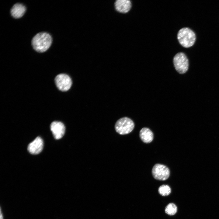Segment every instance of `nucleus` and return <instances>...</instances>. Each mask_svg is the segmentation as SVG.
Masks as SVG:
<instances>
[{
  "instance_id": "1",
  "label": "nucleus",
  "mask_w": 219,
  "mask_h": 219,
  "mask_svg": "<svg viewBox=\"0 0 219 219\" xmlns=\"http://www.w3.org/2000/svg\"><path fill=\"white\" fill-rule=\"evenodd\" d=\"M52 42V37L49 33L40 32L37 34L33 38L32 44L35 50L39 52H43L49 49Z\"/></svg>"
},
{
  "instance_id": "2",
  "label": "nucleus",
  "mask_w": 219,
  "mask_h": 219,
  "mask_svg": "<svg viewBox=\"0 0 219 219\" xmlns=\"http://www.w3.org/2000/svg\"><path fill=\"white\" fill-rule=\"evenodd\" d=\"M177 39L179 43L185 48H189L193 45L196 40L194 32L188 27L180 29L177 34Z\"/></svg>"
},
{
  "instance_id": "3",
  "label": "nucleus",
  "mask_w": 219,
  "mask_h": 219,
  "mask_svg": "<svg viewBox=\"0 0 219 219\" xmlns=\"http://www.w3.org/2000/svg\"><path fill=\"white\" fill-rule=\"evenodd\" d=\"M133 121L127 117H123L116 122L115 128L117 132L121 135L127 134L131 132L134 128Z\"/></svg>"
},
{
  "instance_id": "4",
  "label": "nucleus",
  "mask_w": 219,
  "mask_h": 219,
  "mask_svg": "<svg viewBox=\"0 0 219 219\" xmlns=\"http://www.w3.org/2000/svg\"><path fill=\"white\" fill-rule=\"evenodd\" d=\"M173 63L176 71L180 74L185 73L189 66L188 59L186 55L180 52L176 54L173 58Z\"/></svg>"
},
{
  "instance_id": "5",
  "label": "nucleus",
  "mask_w": 219,
  "mask_h": 219,
  "mask_svg": "<svg viewBox=\"0 0 219 219\" xmlns=\"http://www.w3.org/2000/svg\"><path fill=\"white\" fill-rule=\"evenodd\" d=\"M152 173L155 179L159 180L167 179L170 175V171L166 166L159 164H155L152 170Z\"/></svg>"
},
{
  "instance_id": "6",
  "label": "nucleus",
  "mask_w": 219,
  "mask_h": 219,
  "mask_svg": "<svg viewBox=\"0 0 219 219\" xmlns=\"http://www.w3.org/2000/svg\"><path fill=\"white\" fill-rule=\"evenodd\" d=\"M55 82L58 89L63 92L68 90L72 84L71 79L69 76L64 74L57 75L55 78Z\"/></svg>"
},
{
  "instance_id": "7",
  "label": "nucleus",
  "mask_w": 219,
  "mask_h": 219,
  "mask_svg": "<svg viewBox=\"0 0 219 219\" xmlns=\"http://www.w3.org/2000/svg\"><path fill=\"white\" fill-rule=\"evenodd\" d=\"M50 128L54 137L56 139L61 138L65 133V127L61 122H53L51 124Z\"/></svg>"
},
{
  "instance_id": "8",
  "label": "nucleus",
  "mask_w": 219,
  "mask_h": 219,
  "mask_svg": "<svg viewBox=\"0 0 219 219\" xmlns=\"http://www.w3.org/2000/svg\"><path fill=\"white\" fill-rule=\"evenodd\" d=\"M43 145V140L40 137H38L29 144L27 150L30 154L36 155L42 151Z\"/></svg>"
},
{
  "instance_id": "9",
  "label": "nucleus",
  "mask_w": 219,
  "mask_h": 219,
  "mask_svg": "<svg viewBox=\"0 0 219 219\" xmlns=\"http://www.w3.org/2000/svg\"><path fill=\"white\" fill-rule=\"evenodd\" d=\"M116 10L122 13H126L128 12L131 8V2L129 0H117L115 3Z\"/></svg>"
},
{
  "instance_id": "10",
  "label": "nucleus",
  "mask_w": 219,
  "mask_h": 219,
  "mask_svg": "<svg viewBox=\"0 0 219 219\" xmlns=\"http://www.w3.org/2000/svg\"><path fill=\"white\" fill-rule=\"evenodd\" d=\"M26 11L25 6L22 4L16 3L12 8L11 13L13 17L16 19L21 17Z\"/></svg>"
},
{
  "instance_id": "11",
  "label": "nucleus",
  "mask_w": 219,
  "mask_h": 219,
  "mask_svg": "<svg viewBox=\"0 0 219 219\" xmlns=\"http://www.w3.org/2000/svg\"><path fill=\"white\" fill-rule=\"evenodd\" d=\"M139 136L142 141L146 143L151 142L154 138L153 132L150 129L146 127H144L141 130Z\"/></svg>"
},
{
  "instance_id": "12",
  "label": "nucleus",
  "mask_w": 219,
  "mask_h": 219,
  "mask_svg": "<svg viewBox=\"0 0 219 219\" xmlns=\"http://www.w3.org/2000/svg\"><path fill=\"white\" fill-rule=\"evenodd\" d=\"M165 211L166 214L169 215H174L177 211V207L173 203H169L165 207Z\"/></svg>"
},
{
  "instance_id": "13",
  "label": "nucleus",
  "mask_w": 219,
  "mask_h": 219,
  "mask_svg": "<svg viewBox=\"0 0 219 219\" xmlns=\"http://www.w3.org/2000/svg\"><path fill=\"white\" fill-rule=\"evenodd\" d=\"M158 192L161 195L164 196H167L171 193V189L168 185H163L159 187Z\"/></svg>"
},
{
  "instance_id": "14",
  "label": "nucleus",
  "mask_w": 219,
  "mask_h": 219,
  "mask_svg": "<svg viewBox=\"0 0 219 219\" xmlns=\"http://www.w3.org/2000/svg\"><path fill=\"white\" fill-rule=\"evenodd\" d=\"M0 219H3V214L1 211V209H0Z\"/></svg>"
}]
</instances>
